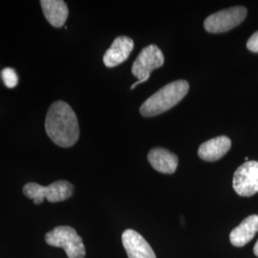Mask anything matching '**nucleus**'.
I'll use <instances>...</instances> for the list:
<instances>
[{"label": "nucleus", "mask_w": 258, "mask_h": 258, "mask_svg": "<svg viewBox=\"0 0 258 258\" xmlns=\"http://www.w3.org/2000/svg\"><path fill=\"white\" fill-rule=\"evenodd\" d=\"M44 125L48 137L60 148H71L80 138L77 115L67 102L57 101L51 104Z\"/></svg>", "instance_id": "f257e3e1"}, {"label": "nucleus", "mask_w": 258, "mask_h": 258, "mask_svg": "<svg viewBox=\"0 0 258 258\" xmlns=\"http://www.w3.org/2000/svg\"><path fill=\"white\" fill-rule=\"evenodd\" d=\"M189 90V84L184 80L168 83L150 96L140 108L144 117H153L169 110L181 102Z\"/></svg>", "instance_id": "f03ea898"}, {"label": "nucleus", "mask_w": 258, "mask_h": 258, "mask_svg": "<svg viewBox=\"0 0 258 258\" xmlns=\"http://www.w3.org/2000/svg\"><path fill=\"white\" fill-rule=\"evenodd\" d=\"M74 185L65 180H58L49 185L43 186L37 183H28L23 186V194L34 203L39 205L44 199L50 203L62 202L72 197Z\"/></svg>", "instance_id": "7ed1b4c3"}, {"label": "nucleus", "mask_w": 258, "mask_h": 258, "mask_svg": "<svg viewBox=\"0 0 258 258\" xmlns=\"http://www.w3.org/2000/svg\"><path fill=\"white\" fill-rule=\"evenodd\" d=\"M47 244L65 250L68 258L85 257V247L83 238L75 229L69 226L56 227L45 234Z\"/></svg>", "instance_id": "20e7f679"}, {"label": "nucleus", "mask_w": 258, "mask_h": 258, "mask_svg": "<svg viewBox=\"0 0 258 258\" xmlns=\"http://www.w3.org/2000/svg\"><path fill=\"white\" fill-rule=\"evenodd\" d=\"M165 56L162 50L155 44L145 47L132 65V74L138 81L130 87L133 90L137 85L147 82L153 70L164 65Z\"/></svg>", "instance_id": "39448f33"}, {"label": "nucleus", "mask_w": 258, "mask_h": 258, "mask_svg": "<svg viewBox=\"0 0 258 258\" xmlns=\"http://www.w3.org/2000/svg\"><path fill=\"white\" fill-rule=\"evenodd\" d=\"M247 9L243 6H236L219 11L205 19V30L212 34H220L236 27L247 17Z\"/></svg>", "instance_id": "423d86ee"}, {"label": "nucleus", "mask_w": 258, "mask_h": 258, "mask_svg": "<svg viewBox=\"0 0 258 258\" xmlns=\"http://www.w3.org/2000/svg\"><path fill=\"white\" fill-rule=\"evenodd\" d=\"M232 185L235 192L249 197L258 192V162L248 161L234 172Z\"/></svg>", "instance_id": "0eeeda50"}, {"label": "nucleus", "mask_w": 258, "mask_h": 258, "mask_svg": "<svg viewBox=\"0 0 258 258\" xmlns=\"http://www.w3.org/2000/svg\"><path fill=\"white\" fill-rule=\"evenodd\" d=\"M122 245L128 258H156L148 241L134 230H126L121 235Z\"/></svg>", "instance_id": "6e6552de"}, {"label": "nucleus", "mask_w": 258, "mask_h": 258, "mask_svg": "<svg viewBox=\"0 0 258 258\" xmlns=\"http://www.w3.org/2000/svg\"><path fill=\"white\" fill-rule=\"evenodd\" d=\"M133 48L134 41L132 38L125 36L116 37L103 55V63L108 68L121 64L128 58Z\"/></svg>", "instance_id": "1a4fd4ad"}, {"label": "nucleus", "mask_w": 258, "mask_h": 258, "mask_svg": "<svg viewBox=\"0 0 258 258\" xmlns=\"http://www.w3.org/2000/svg\"><path fill=\"white\" fill-rule=\"evenodd\" d=\"M148 160L151 166L161 173L173 174L178 167V157L166 148H152Z\"/></svg>", "instance_id": "9d476101"}, {"label": "nucleus", "mask_w": 258, "mask_h": 258, "mask_svg": "<svg viewBox=\"0 0 258 258\" xmlns=\"http://www.w3.org/2000/svg\"><path fill=\"white\" fill-rule=\"evenodd\" d=\"M231 148V139L219 136L203 143L198 149V156L207 162H215L225 156Z\"/></svg>", "instance_id": "9b49d317"}, {"label": "nucleus", "mask_w": 258, "mask_h": 258, "mask_svg": "<svg viewBox=\"0 0 258 258\" xmlns=\"http://www.w3.org/2000/svg\"><path fill=\"white\" fill-rule=\"evenodd\" d=\"M43 15L47 21L55 28L64 26L69 16L67 4L62 0H41L40 2Z\"/></svg>", "instance_id": "f8f14e48"}, {"label": "nucleus", "mask_w": 258, "mask_h": 258, "mask_svg": "<svg viewBox=\"0 0 258 258\" xmlns=\"http://www.w3.org/2000/svg\"><path fill=\"white\" fill-rule=\"evenodd\" d=\"M258 231V215L253 214L245 218L239 226L231 231V243L235 247H243L252 239Z\"/></svg>", "instance_id": "ddd939ff"}, {"label": "nucleus", "mask_w": 258, "mask_h": 258, "mask_svg": "<svg viewBox=\"0 0 258 258\" xmlns=\"http://www.w3.org/2000/svg\"><path fill=\"white\" fill-rule=\"evenodd\" d=\"M1 78H2V81L5 84V86L10 89L15 88L19 83V77H18L17 72L15 71V69L10 68V67L4 68L1 71Z\"/></svg>", "instance_id": "4468645a"}, {"label": "nucleus", "mask_w": 258, "mask_h": 258, "mask_svg": "<svg viewBox=\"0 0 258 258\" xmlns=\"http://www.w3.org/2000/svg\"><path fill=\"white\" fill-rule=\"evenodd\" d=\"M247 48L253 53H258V31L249 37L247 42Z\"/></svg>", "instance_id": "2eb2a0df"}, {"label": "nucleus", "mask_w": 258, "mask_h": 258, "mask_svg": "<svg viewBox=\"0 0 258 258\" xmlns=\"http://www.w3.org/2000/svg\"><path fill=\"white\" fill-rule=\"evenodd\" d=\"M253 253L256 255L258 257V240L257 242L255 243V245H254V247H253Z\"/></svg>", "instance_id": "dca6fc26"}]
</instances>
